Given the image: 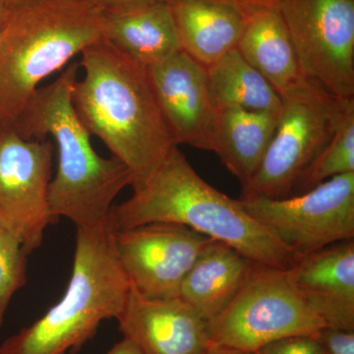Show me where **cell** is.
<instances>
[{"label": "cell", "mask_w": 354, "mask_h": 354, "mask_svg": "<svg viewBox=\"0 0 354 354\" xmlns=\"http://www.w3.org/2000/svg\"><path fill=\"white\" fill-rule=\"evenodd\" d=\"M23 0H6L7 6H8L9 8H13V7H15L16 6H18V4L20 3V2H22Z\"/></svg>", "instance_id": "obj_31"}, {"label": "cell", "mask_w": 354, "mask_h": 354, "mask_svg": "<svg viewBox=\"0 0 354 354\" xmlns=\"http://www.w3.org/2000/svg\"><path fill=\"white\" fill-rule=\"evenodd\" d=\"M209 325L215 348L245 354L286 337H314L326 327L286 270L255 262L234 299Z\"/></svg>", "instance_id": "obj_6"}, {"label": "cell", "mask_w": 354, "mask_h": 354, "mask_svg": "<svg viewBox=\"0 0 354 354\" xmlns=\"http://www.w3.org/2000/svg\"><path fill=\"white\" fill-rule=\"evenodd\" d=\"M27 256L16 241L0 248V327L13 295L27 281Z\"/></svg>", "instance_id": "obj_22"}, {"label": "cell", "mask_w": 354, "mask_h": 354, "mask_svg": "<svg viewBox=\"0 0 354 354\" xmlns=\"http://www.w3.org/2000/svg\"><path fill=\"white\" fill-rule=\"evenodd\" d=\"M102 39L147 68L183 50L171 2L106 11Z\"/></svg>", "instance_id": "obj_16"}, {"label": "cell", "mask_w": 354, "mask_h": 354, "mask_svg": "<svg viewBox=\"0 0 354 354\" xmlns=\"http://www.w3.org/2000/svg\"><path fill=\"white\" fill-rule=\"evenodd\" d=\"M77 228L73 267L64 297L41 319L0 346V354L75 353L102 321L118 318L130 285L115 248L109 218Z\"/></svg>", "instance_id": "obj_5"}, {"label": "cell", "mask_w": 354, "mask_h": 354, "mask_svg": "<svg viewBox=\"0 0 354 354\" xmlns=\"http://www.w3.org/2000/svg\"><path fill=\"white\" fill-rule=\"evenodd\" d=\"M304 78L354 97V0H277Z\"/></svg>", "instance_id": "obj_8"}, {"label": "cell", "mask_w": 354, "mask_h": 354, "mask_svg": "<svg viewBox=\"0 0 354 354\" xmlns=\"http://www.w3.org/2000/svg\"><path fill=\"white\" fill-rule=\"evenodd\" d=\"M123 337L143 354H211L209 323L180 297L151 299L130 288L116 318Z\"/></svg>", "instance_id": "obj_13"}, {"label": "cell", "mask_w": 354, "mask_h": 354, "mask_svg": "<svg viewBox=\"0 0 354 354\" xmlns=\"http://www.w3.org/2000/svg\"><path fill=\"white\" fill-rule=\"evenodd\" d=\"M72 102L91 136L123 162L139 187L178 147L153 93L147 67L102 39L81 53Z\"/></svg>", "instance_id": "obj_1"}, {"label": "cell", "mask_w": 354, "mask_h": 354, "mask_svg": "<svg viewBox=\"0 0 354 354\" xmlns=\"http://www.w3.org/2000/svg\"><path fill=\"white\" fill-rule=\"evenodd\" d=\"M106 12L125 10L156 2H171V0H95Z\"/></svg>", "instance_id": "obj_25"}, {"label": "cell", "mask_w": 354, "mask_h": 354, "mask_svg": "<svg viewBox=\"0 0 354 354\" xmlns=\"http://www.w3.org/2000/svg\"><path fill=\"white\" fill-rule=\"evenodd\" d=\"M236 48L281 95L308 82L276 6L264 7L249 14Z\"/></svg>", "instance_id": "obj_17"}, {"label": "cell", "mask_w": 354, "mask_h": 354, "mask_svg": "<svg viewBox=\"0 0 354 354\" xmlns=\"http://www.w3.org/2000/svg\"><path fill=\"white\" fill-rule=\"evenodd\" d=\"M349 172H354V97L342 111L329 143L300 177L292 196Z\"/></svg>", "instance_id": "obj_21"}, {"label": "cell", "mask_w": 354, "mask_h": 354, "mask_svg": "<svg viewBox=\"0 0 354 354\" xmlns=\"http://www.w3.org/2000/svg\"><path fill=\"white\" fill-rule=\"evenodd\" d=\"M209 241L184 225L152 223L116 230L115 248L132 288L142 297L165 299L179 297L184 279Z\"/></svg>", "instance_id": "obj_11"}, {"label": "cell", "mask_w": 354, "mask_h": 354, "mask_svg": "<svg viewBox=\"0 0 354 354\" xmlns=\"http://www.w3.org/2000/svg\"><path fill=\"white\" fill-rule=\"evenodd\" d=\"M13 241H15V239H14L13 237L11 236L8 232H7L6 228L0 225V248H1V247L6 246V244L9 243V242Z\"/></svg>", "instance_id": "obj_29"}, {"label": "cell", "mask_w": 354, "mask_h": 354, "mask_svg": "<svg viewBox=\"0 0 354 354\" xmlns=\"http://www.w3.org/2000/svg\"><path fill=\"white\" fill-rule=\"evenodd\" d=\"M209 94L218 109L279 113L281 95L237 48L207 68Z\"/></svg>", "instance_id": "obj_20"}, {"label": "cell", "mask_w": 354, "mask_h": 354, "mask_svg": "<svg viewBox=\"0 0 354 354\" xmlns=\"http://www.w3.org/2000/svg\"><path fill=\"white\" fill-rule=\"evenodd\" d=\"M227 1L236 4L249 15L258 9L276 6L277 0H227Z\"/></svg>", "instance_id": "obj_26"}, {"label": "cell", "mask_w": 354, "mask_h": 354, "mask_svg": "<svg viewBox=\"0 0 354 354\" xmlns=\"http://www.w3.org/2000/svg\"><path fill=\"white\" fill-rule=\"evenodd\" d=\"M10 15V8L7 6L6 0H0V32L6 27Z\"/></svg>", "instance_id": "obj_28"}, {"label": "cell", "mask_w": 354, "mask_h": 354, "mask_svg": "<svg viewBox=\"0 0 354 354\" xmlns=\"http://www.w3.org/2000/svg\"><path fill=\"white\" fill-rule=\"evenodd\" d=\"M106 354H143L134 342L123 337L122 341L114 344L113 348Z\"/></svg>", "instance_id": "obj_27"}, {"label": "cell", "mask_w": 354, "mask_h": 354, "mask_svg": "<svg viewBox=\"0 0 354 354\" xmlns=\"http://www.w3.org/2000/svg\"><path fill=\"white\" fill-rule=\"evenodd\" d=\"M253 263L232 246L211 239L184 279L179 297L213 322L234 299Z\"/></svg>", "instance_id": "obj_18"}, {"label": "cell", "mask_w": 354, "mask_h": 354, "mask_svg": "<svg viewBox=\"0 0 354 354\" xmlns=\"http://www.w3.org/2000/svg\"><path fill=\"white\" fill-rule=\"evenodd\" d=\"M147 69L176 145L213 152L220 109L209 94L207 69L183 50Z\"/></svg>", "instance_id": "obj_12"}, {"label": "cell", "mask_w": 354, "mask_h": 354, "mask_svg": "<svg viewBox=\"0 0 354 354\" xmlns=\"http://www.w3.org/2000/svg\"><path fill=\"white\" fill-rule=\"evenodd\" d=\"M279 113L220 109L213 152L246 185L259 169L276 131Z\"/></svg>", "instance_id": "obj_19"}, {"label": "cell", "mask_w": 354, "mask_h": 354, "mask_svg": "<svg viewBox=\"0 0 354 354\" xmlns=\"http://www.w3.org/2000/svg\"><path fill=\"white\" fill-rule=\"evenodd\" d=\"M211 354H245L237 353V351H228V349L215 348Z\"/></svg>", "instance_id": "obj_30"}, {"label": "cell", "mask_w": 354, "mask_h": 354, "mask_svg": "<svg viewBox=\"0 0 354 354\" xmlns=\"http://www.w3.org/2000/svg\"><path fill=\"white\" fill-rule=\"evenodd\" d=\"M79 68L77 62L71 64L57 80L39 87L15 125L25 138L50 136L57 144V171L50 184L51 212L76 227L106 220L114 199L133 181L120 160L95 152L90 133L77 115L72 93Z\"/></svg>", "instance_id": "obj_3"}, {"label": "cell", "mask_w": 354, "mask_h": 354, "mask_svg": "<svg viewBox=\"0 0 354 354\" xmlns=\"http://www.w3.org/2000/svg\"><path fill=\"white\" fill-rule=\"evenodd\" d=\"M53 145L27 139L15 127H0V225L29 255L57 220L51 212Z\"/></svg>", "instance_id": "obj_10"}, {"label": "cell", "mask_w": 354, "mask_h": 354, "mask_svg": "<svg viewBox=\"0 0 354 354\" xmlns=\"http://www.w3.org/2000/svg\"><path fill=\"white\" fill-rule=\"evenodd\" d=\"M116 230L152 223L184 225L223 242L258 264L288 270L295 254L232 199L204 180L174 148L132 196L113 205L109 215Z\"/></svg>", "instance_id": "obj_2"}, {"label": "cell", "mask_w": 354, "mask_h": 354, "mask_svg": "<svg viewBox=\"0 0 354 354\" xmlns=\"http://www.w3.org/2000/svg\"><path fill=\"white\" fill-rule=\"evenodd\" d=\"M314 337L322 354H354V330L324 327Z\"/></svg>", "instance_id": "obj_23"}, {"label": "cell", "mask_w": 354, "mask_h": 354, "mask_svg": "<svg viewBox=\"0 0 354 354\" xmlns=\"http://www.w3.org/2000/svg\"><path fill=\"white\" fill-rule=\"evenodd\" d=\"M95 0H23L0 32V127H15L44 79L102 39Z\"/></svg>", "instance_id": "obj_4"}, {"label": "cell", "mask_w": 354, "mask_h": 354, "mask_svg": "<svg viewBox=\"0 0 354 354\" xmlns=\"http://www.w3.org/2000/svg\"><path fill=\"white\" fill-rule=\"evenodd\" d=\"M276 131L259 169L239 200L291 197L300 177L332 139L346 104L307 82L281 95Z\"/></svg>", "instance_id": "obj_7"}, {"label": "cell", "mask_w": 354, "mask_h": 354, "mask_svg": "<svg viewBox=\"0 0 354 354\" xmlns=\"http://www.w3.org/2000/svg\"><path fill=\"white\" fill-rule=\"evenodd\" d=\"M251 354H322L315 337L311 335L290 337L263 346Z\"/></svg>", "instance_id": "obj_24"}, {"label": "cell", "mask_w": 354, "mask_h": 354, "mask_svg": "<svg viewBox=\"0 0 354 354\" xmlns=\"http://www.w3.org/2000/svg\"><path fill=\"white\" fill-rule=\"evenodd\" d=\"M286 272L326 327L354 330V239L295 255Z\"/></svg>", "instance_id": "obj_14"}, {"label": "cell", "mask_w": 354, "mask_h": 354, "mask_svg": "<svg viewBox=\"0 0 354 354\" xmlns=\"http://www.w3.org/2000/svg\"><path fill=\"white\" fill-rule=\"evenodd\" d=\"M239 201L295 255L354 239V172L295 196Z\"/></svg>", "instance_id": "obj_9"}, {"label": "cell", "mask_w": 354, "mask_h": 354, "mask_svg": "<svg viewBox=\"0 0 354 354\" xmlns=\"http://www.w3.org/2000/svg\"><path fill=\"white\" fill-rule=\"evenodd\" d=\"M181 50L209 68L236 48L248 14L227 0H171Z\"/></svg>", "instance_id": "obj_15"}]
</instances>
